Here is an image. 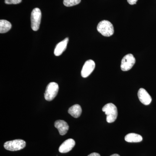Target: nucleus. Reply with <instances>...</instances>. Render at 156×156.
Instances as JSON below:
<instances>
[{"instance_id":"1","label":"nucleus","mask_w":156,"mask_h":156,"mask_svg":"<svg viewBox=\"0 0 156 156\" xmlns=\"http://www.w3.org/2000/svg\"><path fill=\"white\" fill-rule=\"evenodd\" d=\"M98 31L105 37H110L114 33L112 24L107 20H103L98 23L97 26Z\"/></svg>"},{"instance_id":"2","label":"nucleus","mask_w":156,"mask_h":156,"mask_svg":"<svg viewBox=\"0 0 156 156\" xmlns=\"http://www.w3.org/2000/svg\"><path fill=\"white\" fill-rule=\"evenodd\" d=\"M102 111L107 115L106 121L109 123L114 122L118 117V109L112 103H108L102 108Z\"/></svg>"},{"instance_id":"3","label":"nucleus","mask_w":156,"mask_h":156,"mask_svg":"<svg viewBox=\"0 0 156 156\" xmlns=\"http://www.w3.org/2000/svg\"><path fill=\"white\" fill-rule=\"evenodd\" d=\"M26 143L21 139L7 141L4 144V147L7 150L15 151L20 150L25 147Z\"/></svg>"},{"instance_id":"4","label":"nucleus","mask_w":156,"mask_h":156,"mask_svg":"<svg viewBox=\"0 0 156 156\" xmlns=\"http://www.w3.org/2000/svg\"><path fill=\"white\" fill-rule=\"evenodd\" d=\"M58 84L54 82L50 83L46 88L44 93L45 99L48 101L53 100L58 94Z\"/></svg>"},{"instance_id":"5","label":"nucleus","mask_w":156,"mask_h":156,"mask_svg":"<svg viewBox=\"0 0 156 156\" xmlns=\"http://www.w3.org/2000/svg\"><path fill=\"white\" fill-rule=\"evenodd\" d=\"M41 12L38 8L33 9L31 14V26L34 31H37L40 27L41 19Z\"/></svg>"},{"instance_id":"6","label":"nucleus","mask_w":156,"mask_h":156,"mask_svg":"<svg viewBox=\"0 0 156 156\" xmlns=\"http://www.w3.org/2000/svg\"><path fill=\"white\" fill-rule=\"evenodd\" d=\"M135 58L132 54H128L123 57L121 62V69L123 71H127L133 67L135 64Z\"/></svg>"},{"instance_id":"7","label":"nucleus","mask_w":156,"mask_h":156,"mask_svg":"<svg viewBox=\"0 0 156 156\" xmlns=\"http://www.w3.org/2000/svg\"><path fill=\"white\" fill-rule=\"evenodd\" d=\"M95 66V62L92 59H89L85 62L81 71V76L83 77L89 76L93 71Z\"/></svg>"},{"instance_id":"8","label":"nucleus","mask_w":156,"mask_h":156,"mask_svg":"<svg viewBox=\"0 0 156 156\" xmlns=\"http://www.w3.org/2000/svg\"><path fill=\"white\" fill-rule=\"evenodd\" d=\"M137 95L140 101L144 105H148L151 102V97L145 89L143 88L140 89Z\"/></svg>"},{"instance_id":"9","label":"nucleus","mask_w":156,"mask_h":156,"mask_svg":"<svg viewBox=\"0 0 156 156\" xmlns=\"http://www.w3.org/2000/svg\"><path fill=\"white\" fill-rule=\"evenodd\" d=\"M76 142L73 139L70 138L66 140L59 147L58 151L61 153H66L72 150Z\"/></svg>"},{"instance_id":"10","label":"nucleus","mask_w":156,"mask_h":156,"mask_svg":"<svg viewBox=\"0 0 156 156\" xmlns=\"http://www.w3.org/2000/svg\"><path fill=\"white\" fill-rule=\"evenodd\" d=\"M54 126L58 129L59 134L64 135L67 133L69 126L65 121L63 120H57L54 123Z\"/></svg>"},{"instance_id":"11","label":"nucleus","mask_w":156,"mask_h":156,"mask_svg":"<svg viewBox=\"0 0 156 156\" xmlns=\"http://www.w3.org/2000/svg\"><path fill=\"white\" fill-rule=\"evenodd\" d=\"M69 42V38L67 37L64 40L59 42L56 45V48L54 50V53L56 56H59L62 54L65 50L66 49L68 43Z\"/></svg>"},{"instance_id":"12","label":"nucleus","mask_w":156,"mask_h":156,"mask_svg":"<svg viewBox=\"0 0 156 156\" xmlns=\"http://www.w3.org/2000/svg\"><path fill=\"white\" fill-rule=\"evenodd\" d=\"M82 112V108L80 105L78 104L73 105L72 106L69 108L68 110L69 113L75 118H78L80 117Z\"/></svg>"},{"instance_id":"13","label":"nucleus","mask_w":156,"mask_h":156,"mask_svg":"<svg viewBox=\"0 0 156 156\" xmlns=\"http://www.w3.org/2000/svg\"><path fill=\"white\" fill-rule=\"evenodd\" d=\"M125 140L130 143L140 142L142 141L143 138L141 135L135 133H130L125 136Z\"/></svg>"},{"instance_id":"14","label":"nucleus","mask_w":156,"mask_h":156,"mask_svg":"<svg viewBox=\"0 0 156 156\" xmlns=\"http://www.w3.org/2000/svg\"><path fill=\"white\" fill-rule=\"evenodd\" d=\"M12 27L11 23L5 20H0V33H5L10 30Z\"/></svg>"},{"instance_id":"15","label":"nucleus","mask_w":156,"mask_h":156,"mask_svg":"<svg viewBox=\"0 0 156 156\" xmlns=\"http://www.w3.org/2000/svg\"><path fill=\"white\" fill-rule=\"evenodd\" d=\"M81 0H63V5L66 7H72L80 3Z\"/></svg>"},{"instance_id":"16","label":"nucleus","mask_w":156,"mask_h":156,"mask_svg":"<svg viewBox=\"0 0 156 156\" xmlns=\"http://www.w3.org/2000/svg\"><path fill=\"white\" fill-rule=\"evenodd\" d=\"M22 2V0H5V3L8 5H16L20 4Z\"/></svg>"},{"instance_id":"17","label":"nucleus","mask_w":156,"mask_h":156,"mask_svg":"<svg viewBox=\"0 0 156 156\" xmlns=\"http://www.w3.org/2000/svg\"><path fill=\"white\" fill-rule=\"evenodd\" d=\"M137 1L138 0H127L128 3L131 5H135L136 4Z\"/></svg>"},{"instance_id":"18","label":"nucleus","mask_w":156,"mask_h":156,"mask_svg":"<svg viewBox=\"0 0 156 156\" xmlns=\"http://www.w3.org/2000/svg\"><path fill=\"white\" fill-rule=\"evenodd\" d=\"M88 156H101L99 154L97 153H92L90 154Z\"/></svg>"},{"instance_id":"19","label":"nucleus","mask_w":156,"mask_h":156,"mask_svg":"<svg viewBox=\"0 0 156 156\" xmlns=\"http://www.w3.org/2000/svg\"><path fill=\"white\" fill-rule=\"evenodd\" d=\"M110 156H120L118 154H114Z\"/></svg>"}]
</instances>
